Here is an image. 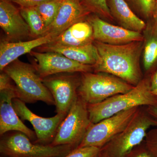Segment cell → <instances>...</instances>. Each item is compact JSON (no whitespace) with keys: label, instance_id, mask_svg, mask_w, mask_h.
I'll return each mask as SVG.
<instances>
[{"label":"cell","instance_id":"34","mask_svg":"<svg viewBox=\"0 0 157 157\" xmlns=\"http://www.w3.org/2000/svg\"><path fill=\"white\" fill-rule=\"evenodd\" d=\"M1 157H9L4 156H1Z\"/></svg>","mask_w":157,"mask_h":157},{"label":"cell","instance_id":"22","mask_svg":"<svg viewBox=\"0 0 157 157\" xmlns=\"http://www.w3.org/2000/svg\"><path fill=\"white\" fill-rule=\"evenodd\" d=\"M63 0H49L35 7L45 23L46 29L56 17Z\"/></svg>","mask_w":157,"mask_h":157},{"label":"cell","instance_id":"6","mask_svg":"<svg viewBox=\"0 0 157 157\" xmlns=\"http://www.w3.org/2000/svg\"><path fill=\"white\" fill-rule=\"evenodd\" d=\"M75 147L70 145L52 146L34 143L24 133L11 131L1 136V156L9 157H62Z\"/></svg>","mask_w":157,"mask_h":157},{"label":"cell","instance_id":"20","mask_svg":"<svg viewBox=\"0 0 157 157\" xmlns=\"http://www.w3.org/2000/svg\"><path fill=\"white\" fill-rule=\"evenodd\" d=\"M144 31L142 62L146 72L157 65V24L146 25Z\"/></svg>","mask_w":157,"mask_h":157},{"label":"cell","instance_id":"5","mask_svg":"<svg viewBox=\"0 0 157 157\" xmlns=\"http://www.w3.org/2000/svg\"><path fill=\"white\" fill-rule=\"evenodd\" d=\"M134 86L108 73H81L78 95L87 104L101 103L119 94L129 91Z\"/></svg>","mask_w":157,"mask_h":157},{"label":"cell","instance_id":"31","mask_svg":"<svg viewBox=\"0 0 157 157\" xmlns=\"http://www.w3.org/2000/svg\"><path fill=\"white\" fill-rule=\"evenodd\" d=\"M147 111L157 119V106H146Z\"/></svg>","mask_w":157,"mask_h":157},{"label":"cell","instance_id":"25","mask_svg":"<svg viewBox=\"0 0 157 157\" xmlns=\"http://www.w3.org/2000/svg\"><path fill=\"white\" fill-rule=\"evenodd\" d=\"M144 17H149L154 11L156 0H130Z\"/></svg>","mask_w":157,"mask_h":157},{"label":"cell","instance_id":"12","mask_svg":"<svg viewBox=\"0 0 157 157\" xmlns=\"http://www.w3.org/2000/svg\"><path fill=\"white\" fill-rule=\"evenodd\" d=\"M87 20L92 27L94 41L109 45H120L143 40V35L141 33L113 25L96 14L89 15Z\"/></svg>","mask_w":157,"mask_h":157},{"label":"cell","instance_id":"8","mask_svg":"<svg viewBox=\"0 0 157 157\" xmlns=\"http://www.w3.org/2000/svg\"><path fill=\"white\" fill-rule=\"evenodd\" d=\"M139 107L122 111L92 124L77 148L93 146L102 148L126 127Z\"/></svg>","mask_w":157,"mask_h":157},{"label":"cell","instance_id":"23","mask_svg":"<svg viewBox=\"0 0 157 157\" xmlns=\"http://www.w3.org/2000/svg\"><path fill=\"white\" fill-rule=\"evenodd\" d=\"M85 9L91 13L112 20L113 17L107 5V0H78Z\"/></svg>","mask_w":157,"mask_h":157},{"label":"cell","instance_id":"13","mask_svg":"<svg viewBox=\"0 0 157 157\" xmlns=\"http://www.w3.org/2000/svg\"><path fill=\"white\" fill-rule=\"evenodd\" d=\"M18 97L15 85L0 90V135L17 131L24 133L34 142L37 139L36 133L23 123L13 107V99Z\"/></svg>","mask_w":157,"mask_h":157},{"label":"cell","instance_id":"33","mask_svg":"<svg viewBox=\"0 0 157 157\" xmlns=\"http://www.w3.org/2000/svg\"><path fill=\"white\" fill-rule=\"evenodd\" d=\"M100 157H109V156L107 154V152L102 148Z\"/></svg>","mask_w":157,"mask_h":157},{"label":"cell","instance_id":"10","mask_svg":"<svg viewBox=\"0 0 157 157\" xmlns=\"http://www.w3.org/2000/svg\"><path fill=\"white\" fill-rule=\"evenodd\" d=\"M30 53L35 59L34 66L42 78L59 73L94 72L93 66L82 64L57 52L32 51Z\"/></svg>","mask_w":157,"mask_h":157},{"label":"cell","instance_id":"30","mask_svg":"<svg viewBox=\"0 0 157 157\" xmlns=\"http://www.w3.org/2000/svg\"><path fill=\"white\" fill-rule=\"evenodd\" d=\"M151 91L157 100V67L150 78Z\"/></svg>","mask_w":157,"mask_h":157},{"label":"cell","instance_id":"27","mask_svg":"<svg viewBox=\"0 0 157 157\" xmlns=\"http://www.w3.org/2000/svg\"><path fill=\"white\" fill-rule=\"evenodd\" d=\"M125 157H154L147 148L144 141L132 150Z\"/></svg>","mask_w":157,"mask_h":157},{"label":"cell","instance_id":"19","mask_svg":"<svg viewBox=\"0 0 157 157\" xmlns=\"http://www.w3.org/2000/svg\"><path fill=\"white\" fill-rule=\"evenodd\" d=\"M108 7L113 19L124 28L141 33L146 24L132 11L125 0H109Z\"/></svg>","mask_w":157,"mask_h":157},{"label":"cell","instance_id":"16","mask_svg":"<svg viewBox=\"0 0 157 157\" xmlns=\"http://www.w3.org/2000/svg\"><path fill=\"white\" fill-rule=\"evenodd\" d=\"M53 38L47 35L29 41L11 42L2 40L0 43V70L3 71L9 64L25 54L30 53L35 48L50 43Z\"/></svg>","mask_w":157,"mask_h":157},{"label":"cell","instance_id":"21","mask_svg":"<svg viewBox=\"0 0 157 157\" xmlns=\"http://www.w3.org/2000/svg\"><path fill=\"white\" fill-rule=\"evenodd\" d=\"M21 14L28 25L32 39L43 36L46 30L42 16L35 7L20 8Z\"/></svg>","mask_w":157,"mask_h":157},{"label":"cell","instance_id":"1","mask_svg":"<svg viewBox=\"0 0 157 157\" xmlns=\"http://www.w3.org/2000/svg\"><path fill=\"white\" fill-rule=\"evenodd\" d=\"M100 59L93 67L94 72L111 74L133 86L143 79L140 59L143 41L120 45L105 44L94 41Z\"/></svg>","mask_w":157,"mask_h":157},{"label":"cell","instance_id":"26","mask_svg":"<svg viewBox=\"0 0 157 157\" xmlns=\"http://www.w3.org/2000/svg\"><path fill=\"white\" fill-rule=\"evenodd\" d=\"M144 142L153 156L157 157V128L148 131Z\"/></svg>","mask_w":157,"mask_h":157},{"label":"cell","instance_id":"9","mask_svg":"<svg viewBox=\"0 0 157 157\" xmlns=\"http://www.w3.org/2000/svg\"><path fill=\"white\" fill-rule=\"evenodd\" d=\"M76 73H63L42 78V81L51 93L56 112L67 115L78 97L81 76Z\"/></svg>","mask_w":157,"mask_h":157},{"label":"cell","instance_id":"2","mask_svg":"<svg viewBox=\"0 0 157 157\" xmlns=\"http://www.w3.org/2000/svg\"><path fill=\"white\" fill-rule=\"evenodd\" d=\"M151 78H143L129 91L113 96L97 104H88L90 120L96 124L118 113L145 106H157L150 88Z\"/></svg>","mask_w":157,"mask_h":157},{"label":"cell","instance_id":"24","mask_svg":"<svg viewBox=\"0 0 157 157\" xmlns=\"http://www.w3.org/2000/svg\"><path fill=\"white\" fill-rule=\"evenodd\" d=\"M102 148L88 146L76 148L62 157H100Z\"/></svg>","mask_w":157,"mask_h":157},{"label":"cell","instance_id":"17","mask_svg":"<svg viewBox=\"0 0 157 157\" xmlns=\"http://www.w3.org/2000/svg\"><path fill=\"white\" fill-rule=\"evenodd\" d=\"M39 52H51L61 54L82 64L94 67L100 59L98 49L94 43L77 46H58L45 44L38 47Z\"/></svg>","mask_w":157,"mask_h":157},{"label":"cell","instance_id":"32","mask_svg":"<svg viewBox=\"0 0 157 157\" xmlns=\"http://www.w3.org/2000/svg\"><path fill=\"white\" fill-rule=\"evenodd\" d=\"M154 18L155 20V23L157 24V0L156 2L155 6L154 11Z\"/></svg>","mask_w":157,"mask_h":157},{"label":"cell","instance_id":"4","mask_svg":"<svg viewBox=\"0 0 157 157\" xmlns=\"http://www.w3.org/2000/svg\"><path fill=\"white\" fill-rule=\"evenodd\" d=\"M152 127H157V119L147 111L146 106L140 107L126 127L102 148L109 157H125L144 141Z\"/></svg>","mask_w":157,"mask_h":157},{"label":"cell","instance_id":"14","mask_svg":"<svg viewBox=\"0 0 157 157\" xmlns=\"http://www.w3.org/2000/svg\"><path fill=\"white\" fill-rule=\"evenodd\" d=\"M0 26L8 41L18 42L32 38L29 27L20 9L9 0H0Z\"/></svg>","mask_w":157,"mask_h":157},{"label":"cell","instance_id":"3","mask_svg":"<svg viewBox=\"0 0 157 157\" xmlns=\"http://www.w3.org/2000/svg\"><path fill=\"white\" fill-rule=\"evenodd\" d=\"M3 71L14 82L18 99L25 103L41 101L48 105H55L51 93L43 83L34 65L17 59L8 65Z\"/></svg>","mask_w":157,"mask_h":157},{"label":"cell","instance_id":"15","mask_svg":"<svg viewBox=\"0 0 157 157\" xmlns=\"http://www.w3.org/2000/svg\"><path fill=\"white\" fill-rule=\"evenodd\" d=\"M90 14L78 0H63L56 17L44 36L49 35L54 39L74 24L87 19Z\"/></svg>","mask_w":157,"mask_h":157},{"label":"cell","instance_id":"7","mask_svg":"<svg viewBox=\"0 0 157 157\" xmlns=\"http://www.w3.org/2000/svg\"><path fill=\"white\" fill-rule=\"evenodd\" d=\"M92 124L88 104L78 96L59 126L50 145H70L77 148Z\"/></svg>","mask_w":157,"mask_h":157},{"label":"cell","instance_id":"18","mask_svg":"<svg viewBox=\"0 0 157 157\" xmlns=\"http://www.w3.org/2000/svg\"><path fill=\"white\" fill-rule=\"evenodd\" d=\"M92 27L87 19L76 22L52 40L49 45L82 46L94 43Z\"/></svg>","mask_w":157,"mask_h":157},{"label":"cell","instance_id":"28","mask_svg":"<svg viewBox=\"0 0 157 157\" xmlns=\"http://www.w3.org/2000/svg\"><path fill=\"white\" fill-rule=\"evenodd\" d=\"M11 2L16 3L22 8L35 7L49 0H9Z\"/></svg>","mask_w":157,"mask_h":157},{"label":"cell","instance_id":"29","mask_svg":"<svg viewBox=\"0 0 157 157\" xmlns=\"http://www.w3.org/2000/svg\"><path fill=\"white\" fill-rule=\"evenodd\" d=\"M12 81L13 80L7 73L2 71L0 74V90L13 87L14 85L11 83Z\"/></svg>","mask_w":157,"mask_h":157},{"label":"cell","instance_id":"11","mask_svg":"<svg viewBox=\"0 0 157 157\" xmlns=\"http://www.w3.org/2000/svg\"><path fill=\"white\" fill-rule=\"evenodd\" d=\"M13 107L21 119L28 121L34 128L37 139L34 143L48 145L52 142L59 126L66 115L57 113L51 117H43L34 113L29 109L25 103L18 98L12 101Z\"/></svg>","mask_w":157,"mask_h":157}]
</instances>
